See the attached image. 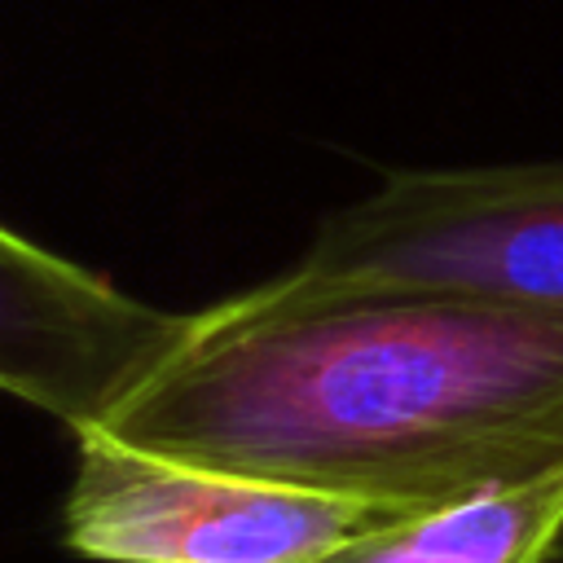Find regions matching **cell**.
Instances as JSON below:
<instances>
[{"instance_id": "cell-1", "label": "cell", "mask_w": 563, "mask_h": 563, "mask_svg": "<svg viewBox=\"0 0 563 563\" xmlns=\"http://www.w3.org/2000/svg\"><path fill=\"white\" fill-rule=\"evenodd\" d=\"M92 431L383 506L457 501L563 471V312L242 290L189 312Z\"/></svg>"}, {"instance_id": "cell-2", "label": "cell", "mask_w": 563, "mask_h": 563, "mask_svg": "<svg viewBox=\"0 0 563 563\" xmlns=\"http://www.w3.org/2000/svg\"><path fill=\"white\" fill-rule=\"evenodd\" d=\"M251 290L268 303L462 299L563 312V163L391 172Z\"/></svg>"}, {"instance_id": "cell-3", "label": "cell", "mask_w": 563, "mask_h": 563, "mask_svg": "<svg viewBox=\"0 0 563 563\" xmlns=\"http://www.w3.org/2000/svg\"><path fill=\"white\" fill-rule=\"evenodd\" d=\"M70 440L62 545L92 563H312L409 515V506L145 453L92 427Z\"/></svg>"}, {"instance_id": "cell-4", "label": "cell", "mask_w": 563, "mask_h": 563, "mask_svg": "<svg viewBox=\"0 0 563 563\" xmlns=\"http://www.w3.org/2000/svg\"><path fill=\"white\" fill-rule=\"evenodd\" d=\"M185 321L0 224V391L66 431L97 427Z\"/></svg>"}, {"instance_id": "cell-5", "label": "cell", "mask_w": 563, "mask_h": 563, "mask_svg": "<svg viewBox=\"0 0 563 563\" xmlns=\"http://www.w3.org/2000/svg\"><path fill=\"white\" fill-rule=\"evenodd\" d=\"M563 550V471L422 506L312 563H554Z\"/></svg>"}]
</instances>
